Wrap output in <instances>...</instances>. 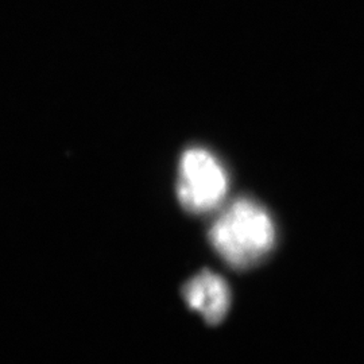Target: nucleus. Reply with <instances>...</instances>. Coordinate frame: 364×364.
<instances>
[{"label": "nucleus", "mask_w": 364, "mask_h": 364, "mask_svg": "<svg viewBox=\"0 0 364 364\" xmlns=\"http://www.w3.org/2000/svg\"><path fill=\"white\" fill-rule=\"evenodd\" d=\"M228 178L220 162L204 149H189L180 162L177 193L182 207L204 213L219 207L227 193Z\"/></svg>", "instance_id": "f03ea898"}, {"label": "nucleus", "mask_w": 364, "mask_h": 364, "mask_svg": "<svg viewBox=\"0 0 364 364\" xmlns=\"http://www.w3.org/2000/svg\"><path fill=\"white\" fill-rule=\"evenodd\" d=\"M209 239L221 258L246 269L272 251L275 228L269 213L248 198H239L213 223Z\"/></svg>", "instance_id": "f257e3e1"}, {"label": "nucleus", "mask_w": 364, "mask_h": 364, "mask_svg": "<svg viewBox=\"0 0 364 364\" xmlns=\"http://www.w3.org/2000/svg\"><path fill=\"white\" fill-rule=\"evenodd\" d=\"M188 305L200 313L209 324H219L231 305V291L220 275L203 272L183 287Z\"/></svg>", "instance_id": "7ed1b4c3"}]
</instances>
